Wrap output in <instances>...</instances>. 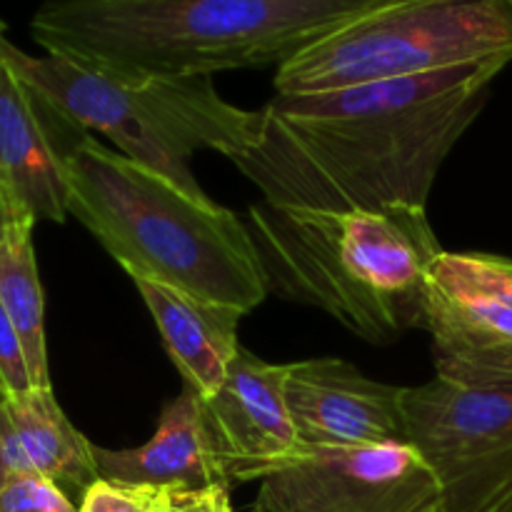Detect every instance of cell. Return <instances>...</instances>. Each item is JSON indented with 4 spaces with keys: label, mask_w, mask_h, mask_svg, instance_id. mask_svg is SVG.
Here are the masks:
<instances>
[{
    "label": "cell",
    "mask_w": 512,
    "mask_h": 512,
    "mask_svg": "<svg viewBox=\"0 0 512 512\" xmlns=\"http://www.w3.org/2000/svg\"><path fill=\"white\" fill-rule=\"evenodd\" d=\"M35 223L23 220L0 243V303L23 343L33 388H53L45 343V298L33 250Z\"/></svg>",
    "instance_id": "16"
},
{
    "label": "cell",
    "mask_w": 512,
    "mask_h": 512,
    "mask_svg": "<svg viewBox=\"0 0 512 512\" xmlns=\"http://www.w3.org/2000/svg\"><path fill=\"white\" fill-rule=\"evenodd\" d=\"M153 512H168V488H165L163 500H160V505H158V508H155Z\"/></svg>",
    "instance_id": "24"
},
{
    "label": "cell",
    "mask_w": 512,
    "mask_h": 512,
    "mask_svg": "<svg viewBox=\"0 0 512 512\" xmlns=\"http://www.w3.org/2000/svg\"><path fill=\"white\" fill-rule=\"evenodd\" d=\"M3 43L0 35V188L23 218L65 223V155L85 130L20 80Z\"/></svg>",
    "instance_id": "11"
},
{
    "label": "cell",
    "mask_w": 512,
    "mask_h": 512,
    "mask_svg": "<svg viewBox=\"0 0 512 512\" xmlns=\"http://www.w3.org/2000/svg\"><path fill=\"white\" fill-rule=\"evenodd\" d=\"M400 395L338 358L285 365V403L308 448L408 445Z\"/></svg>",
    "instance_id": "10"
},
{
    "label": "cell",
    "mask_w": 512,
    "mask_h": 512,
    "mask_svg": "<svg viewBox=\"0 0 512 512\" xmlns=\"http://www.w3.org/2000/svg\"><path fill=\"white\" fill-rule=\"evenodd\" d=\"M23 453L35 475L65 493H80L98 483L95 445L75 428L55 400L53 388H33L15 398H0Z\"/></svg>",
    "instance_id": "15"
},
{
    "label": "cell",
    "mask_w": 512,
    "mask_h": 512,
    "mask_svg": "<svg viewBox=\"0 0 512 512\" xmlns=\"http://www.w3.org/2000/svg\"><path fill=\"white\" fill-rule=\"evenodd\" d=\"M100 478L168 490H200L230 485L203 413V398L183 385L178 398L160 410L153 438L140 448L108 450L95 445Z\"/></svg>",
    "instance_id": "13"
},
{
    "label": "cell",
    "mask_w": 512,
    "mask_h": 512,
    "mask_svg": "<svg viewBox=\"0 0 512 512\" xmlns=\"http://www.w3.org/2000/svg\"><path fill=\"white\" fill-rule=\"evenodd\" d=\"M393 0H43L45 53L125 78H213L285 65Z\"/></svg>",
    "instance_id": "2"
},
{
    "label": "cell",
    "mask_w": 512,
    "mask_h": 512,
    "mask_svg": "<svg viewBox=\"0 0 512 512\" xmlns=\"http://www.w3.org/2000/svg\"><path fill=\"white\" fill-rule=\"evenodd\" d=\"M168 512H233L230 485L200 490H168Z\"/></svg>",
    "instance_id": "20"
},
{
    "label": "cell",
    "mask_w": 512,
    "mask_h": 512,
    "mask_svg": "<svg viewBox=\"0 0 512 512\" xmlns=\"http://www.w3.org/2000/svg\"><path fill=\"white\" fill-rule=\"evenodd\" d=\"M435 475L410 445L308 448L260 480L258 512H430Z\"/></svg>",
    "instance_id": "8"
},
{
    "label": "cell",
    "mask_w": 512,
    "mask_h": 512,
    "mask_svg": "<svg viewBox=\"0 0 512 512\" xmlns=\"http://www.w3.org/2000/svg\"><path fill=\"white\" fill-rule=\"evenodd\" d=\"M133 283L153 315L183 385L200 398H210L223 385L238 355V328L248 313L153 280L135 278Z\"/></svg>",
    "instance_id": "14"
},
{
    "label": "cell",
    "mask_w": 512,
    "mask_h": 512,
    "mask_svg": "<svg viewBox=\"0 0 512 512\" xmlns=\"http://www.w3.org/2000/svg\"><path fill=\"white\" fill-rule=\"evenodd\" d=\"M33 390L23 343L0 303V398H15Z\"/></svg>",
    "instance_id": "19"
},
{
    "label": "cell",
    "mask_w": 512,
    "mask_h": 512,
    "mask_svg": "<svg viewBox=\"0 0 512 512\" xmlns=\"http://www.w3.org/2000/svg\"><path fill=\"white\" fill-rule=\"evenodd\" d=\"M5 483H8V470H5L3 458H0V490L5 488Z\"/></svg>",
    "instance_id": "23"
},
{
    "label": "cell",
    "mask_w": 512,
    "mask_h": 512,
    "mask_svg": "<svg viewBox=\"0 0 512 512\" xmlns=\"http://www.w3.org/2000/svg\"><path fill=\"white\" fill-rule=\"evenodd\" d=\"M68 215L130 278L153 280L243 313L268 298L253 235L213 198L113 153L85 133L65 155Z\"/></svg>",
    "instance_id": "3"
},
{
    "label": "cell",
    "mask_w": 512,
    "mask_h": 512,
    "mask_svg": "<svg viewBox=\"0 0 512 512\" xmlns=\"http://www.w3.org/2000/svg\"><path fill=\"white\" fill-rule=\"evenodd\" d=\"M205 423L230 483L263 480L303 450L285 403V365L240 345L223 385L203 398Z\"/></svg>",
    "instance_id": "12"
},
{
    "label": "cell",
    "mask_w": 512,
    "mask_h": 512,
    "mask_svg": "<svg viewBox=\"0 0 512 512\" xmlns=\"http://www.w3.org/2000/svg\"><path fill=\"white\" fill-rule=\"evenodd\" d=\"M23 220H30V218H23V215H20L13 205H10V200L5 198L3 188H0V243L5 240L8 230L13 228L15 223H23ZM30 223H35V220H30Z\"/></svg>",
    "instance_id": "21"
},
{
    "label": "cell",
    "mask_w": 512,
    "mask_h": 512,
    "mask_svg": "<svg viewBox=\"0 0 512 512\" xmlns=\"http://www.w3.org/2000/svg\"><path fill=\"white\" fill-rule=\"evenodd\" d=\"M248 512H258V510H253V508H250ZM430 512H445V510H443V508H438V510H430Z\"/></svg>",
    "instance_id": "25"
},
{
    "label": "cell",
    "mask_w": 512,
    "mask_h": 512,
    "mask_svg": "<svg viewBox=\"0 0 512 512\" xmlns=\"http://www.w3.org/2000/svg\"><path fill=\"white\" fill-rule=\"evenodd\" d=\"M435 375L512 380V260L443 253L425 278V325Z\"/></svg>",
    "instance_id": "9"
},
{
    "label": "cell",
    "mask_w": 512,
    "mask_h": 512,
    "mask_svg": "<svg viewBox=\"0 0 512 512\" xmlns=\"http://www.w3.org/2000/svg\"><path fill=\"white\" fill-rule=\"evenodd\" d=\"M165 488L130 485L100 478L80 498L78 512H153L163 500Z\"/></svg>",
    "instance_id": "17"
},
{
    "label": "cell",
    "mask_w": 512,
    "mask_h": 512,
    "mask_svg": "<svg viewBox=\"0 0 512 512\" xmlns=\"http://www.w3.org/2000/svg\"><path fill=\"white\" fill-rule=\"evenodd\" d=\"M408 445L440 488L445 512H490L512 490V380L435 375L403 388Z\"/></svg>",
    "instance_id": "7"
},
{
    "label": "cell",
    "mask_w": 512,
    "mask_h": 512,
    "mask_svg": "<svg viewBox=\"0 0 512 512\" xmlns=\"http://www.w3.org/2000/svg\"><path fill=\"white\" fill-rule=\"evenodd\" d=\"M0 35H5V28H3V23H0Z\"/></svg>",
    "instance_id": "26"
},
{
    "label": "cell",
    "mask_w": 512,
    "mask_h": 512,
    "mask_svg": "<svg viewBox=\"0 0 512 512\" xmlns=\"http://www.w3.org/2000/svg\"><path fill=\"white\" fill-rule=\"evenodd\" d=\"M512 63V0H393L295 55L275 95H310L475 63Z\"/></svg>",
    "instance_id": "6"
},
{
    "label": "cell",
    "mask_w": 512,
    "mask_h": 512,
    "mask_svg": "<svg viewBox=\"0 0 512 512\" xmlns=\"http://www.w3.org/2000/svg\"><path fill=\"white\" fill-rule=\"evenodd\" d=\"M0 512H78L68 493L40 475H13L0 490Z\"/></svg>",
    "instance_id": "18"
},
{
    "label": "cell",
    "mask_w": 512,
    "mask_h": 512,
    "mask_svg": "<svg viewBox=\"0 0 512 512\" xmlns=\"http://www.w3.org/2000/svg\"><path fill=\"white\" fill-rule=\"evenodd\" d=\"M3 53L20 80L75 128L105 135L120 155L193 198H208L190 170L195 153L215 150L230 160L260 138V110L228 103L213 78H125L60 55L35 58L8 38Z\"/></svg>",
    "instance_id": "5"
},
{
    "label": "cell",
    "mask_w": 512,
    "mask_h": 512,
    "mask_svg": "<svg viewBox=\"0 0 512 512\" xmlns=\"http://www.w3.org/2000/svg\"><path fill=\"white\" fill-rule=\"evenodd\" d=\"M490 512H512V490H510V493L505 495V498L500 500V503L495 505V508L490 510Z\"/></svg>",
    "instance_id": "22"
},
{
    "label": "cell",
    "mask_w": 512,
    "mask_h": 512,
    "mask_svg": "<svg viewBox=\"0 0 512 512\" xmlns=\"http://www.w3.org/2000/svg\"><path fill=\"white\" fill-rule=\"evenodd\" d=\"M268 295L328 313L365 343L390 345L425 325V278L443 245L425 208L245 213Z\"/></svg>",
    "instance_id": "4"
},
{
    "label": "cell",
    "mask_w": 512,
    "mask_h": 512,
    "mask_svg": "<svg viewBox=\"0 0 512 512\" xmlns=\"http://www.w3.org/2000/svg\"><path fill=\"white\" fill-rule=\"evenodd\" d=\"M505 63L310 95H275L260 138L230 163L273 208L378 213L425 208L450 150L475 123Z\"/></svg>",
    "instance_id": "1"
}]
</instances>
